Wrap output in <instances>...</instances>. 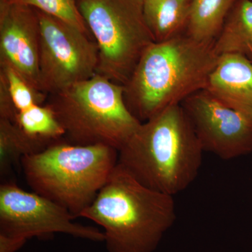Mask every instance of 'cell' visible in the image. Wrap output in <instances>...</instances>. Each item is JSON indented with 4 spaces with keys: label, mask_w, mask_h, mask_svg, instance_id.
<instances>
[{
    "label": "cell",
    "mask_w": 252,
    "mask_h": 252,
    "mask_svg": "<svg viewBox=\"0 0 252 252\" xmlns=\"http://www.w3.org/2000/svg\"><path fill=\"white\" fill-rule=\"evenodd\" d=\"M215 43L198 41L185 33L151 44L124 85V99L131 114L147 122L205 89L220 56Z\"/></svg>",
    "instance_id": "cell-1"
},
{
    "label": "cell",
    "mask_w": 252,
    "mask_h": 252,
    "mask_svg": "<svg viewBox=\"0 0 252 252\" xmlns=\"http://www.w3.org/2000/svg\"><path fill=\"white\" fill-rule=\"evenodd\" d=\"M204 151L181 104L142 123L118 164L145 187L175 196L198 175Z\"/></svg>",
    "instance_id": "cell-2"
},
{
    "label": "cell",
    "mask_w": 252,
    "mask_h": 252,
    "mask_svg": "<svg viewBox=\"0 0 252 252\" xmlns=\"http://www.w3.org/2000/svg\"><path fill=\"white\" fill-rule=\"evenodd\" d=\"M79 217L102 227L108 252H153L175 223V200L142 185L117 164Z\"/></svg>",
    "instance_id": "cell-3"
},
{
    "label": "cell",
    "mask_w": 252,
    "mask_h": 252,
    "mask_svg": "<svg viewBox=\"0 0 252 252\" xmlns=\"http://www.w3.org/2000/svg\"><path fill=\"white\" fill-rule=\"evenodd\" d=\"M119 152L103 145L55 142L23 158L26 182L33 192L80 217L117 167Z\"/></svg>",
    "instance_id": "cell-4"
},
{
    "label": "cell",
    "mask_w": 252,
    "mask_h": 252,
    "mask_svg": "<svg viewBox=\"0 0 252 252\" xmlns=\"http://www.w3.org/2000/svg\"><path fill=\"white\" fill-rule=\"evenodd\" d=\"M47 105L68 143L77 145L103 144L119 152L142 124L126 106L124 86L97 73L51 94Z\"/></svg>",
    "instance_id": "cell-5"
},
{
    "label": "cell",
    "mask_w": 252,
    "mask_h": 252,
    "mask_svg": "<svg viewBox=\"0 0 252 252\" xmlns=\"http://www.w3.org/2000/svg\"><path fill=\"white\" fill-rule=\"evenodd\" d=\"M98 48L97 74L124 86L144 51L154 41L143 0H77Z\"/></svg>",
    "instance_id": "cell-6"
},
{
    "label": "cell",
    "mask_w": 252,
    "mask_h": 252,
    "mask_svg": "<svg viewBox=\"0 0 252 252\" xmlns=\"http://www.w3.org/2000/svg\"><path fill=\"white\" fill-rule=\"evenodd\" d=\"M67 209L11 182L0 187V252H16L30 239H48L56 233L89 241L104 242L103 232L75 223Z\"/></svg>",
    "instance_id": "cell-7"
},
{
    "label": "cell",
    "mask_w": 252,
    "mask_h": 252,
    "mask_svg": "<svg viewBox=\"0 0 252 252\" xmlns=\"http://www.w3.org/2000/svg\"><path fill=\"white\" fill-rule=\"evenodd\" d=\"M40 26V89L54 94L97 74L98 48L88 32L36 10Z\"/></svg>",
    "instance_id": "cell-8"
},
{
    "label": "cell",
    "mask_w": 252,
    "mask_h": 252,
    "mask_svg": "<svg viewBox=\"0 0 252 252\" xmlns=\"http://www.w3.org/2000/svg\"><path fill=\"white\" fill-rule=\"evenodd\" d=\"M204 152L228 160L252 152V118L217 102L206 91L181 104Z\"/></svg>",
    "instance_id": "cell-9"
},
{
    "label": "cell",
    "mask_w": 252,
    "mask_h": 252,
    "mask_svg": "<svg viewBox=\"0 0 252 252\" xmlns=\"http://www.w3.org/2000/svg\"><path fill=\"white\" fill-rule=\"evenodd\" d=\"M39 60L40 26L36 10L18 2L0 10V64L11 66L41 91Z\"/></svg>",
    "instance_id": "cell-10"
},
{
    "label": "cell",
    "mask_w": 252,
    "mask_h": 252,
    "mask_svg": "<svg viewBox=\"0 0 252 252\" xmlns=\"http://www.w3.org/2000/svg\"><path fill=\"white\" fill-rule=\"evenodd\" d=\"M204 90L225 107L252 118V61L234 53L220 55Z\"/></svg>",
    "instance_id": "cell-11"
},
{
    "label": "cell",
    "mask_w": 252,
    "mask_h": 252,
    "mask_svg": "<svg viewBox=\"0 0 252 252\" xmlns=\"http://www.w3.org/2000/svg\"><path fill=\"white\" fill-rule=\"evenodd\" d=\"M191 0H143L144 18L155 42L185 34Z\"/></svg>",
    "instance_id": "cell-12"
},
{
    "label": "cell",
    "mask_w": 252,
    "mask_h": 252,
    "mask_svg": "<svg viewBox=\"0 0 252 252\" xmlns=\"http://www.w3.org/2000/svg\"><path fill=\"white\" fill-rule=\"evenodd\" d=\"M217 54L234 53L252 61V0H236L215 43Z\"/></svg>",
    "instance_id": "cell-13"
},
{
    "label": "cell",
    "mask_w": 252,
    "mask_h": 252,
    "mask_svg": "<svg viewBox=\"0 0 252 252\" xmlns=\"http://www.w3.org/2000/svg\"><path fill=\"white\" fill-rule=\"evenodd\" d=\"M236 0H191L186 34L200 41L215 42Z\"/></svg>",
    "instance_id": "cell-14"
},
{
    "label": "cell",
    "mask_w": 252,
    "mask_h": 252,
    "mask_svg": "<svg viewBox=\"0 0 252 252\" xmlns=\"http://www.w3.org/2000/svg\"><path fill=\"white\" fill-rule=\"evenodd\" d=\"M51 144L32 138L14 122L0 118V171H9L23 157L38 153Z\"/></svg>",
    "instance_id": "cell-15"
},
{
    "label": "cell",
    "mask_w": 252,
    "mask_h": 252,
    "mask_svg": "<svg viewBox=\"0 0 252 252\" xmlns=\"http://www.w3.org/2000/svg\"><path fill=\"white\" fill-rule=\"evenodd\" d=\"M14 122L32 138L49 144L65 135L64 129L49 105L36 104L18 112Z\"/></svg>",
    "instance_id": "cell-16"
},
{
    "label": "cell",
    "mask_w": 252,
    "mask_h": 252,
    "mask_svg": "<svg viewBox=\"0 0 252 252\" xmlns=\"http://www.w3.org/2000/svg\"><path fill=\"white\" fill-rule=\"evenodd\" d=\"M0 77L6 83L10 97L17 112L36 104H42L47 97V94L34 89L11 66L0 64Z\"/></svg>",
    "instance_id": "cell-17"
},
{
    "label": "cell",
    "mask_w": 252,
    "mask_h": 252,
    "mask_svg": "<svg viewBox=\"0 0 252 252\" xmlns=\"http://www.w3.org/2000/svg\"><path fill=\"white\" fill-rule=\"evenodd\" d=\"M38 11L62 20L89 32L77 4V0H15Z\"/></svg>",
    "instance_id": "cell-18"
},
{
    "label": "cell",
    "mask_w": 252,
    "mask_h": 252,
    "mask_svg": "<svg viewBox=\"0 0 252 252\" xmlns=\"http://www.w3.org/2000/svg\"><path fill=\"white\" fill-rule=\"evenodd\" d=\"M15 2V0H0V10L4 9L9 4Z\"/></svg>",
    "instance_id": "cell-19"
}]
</instances>
